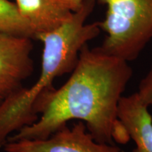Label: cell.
Here are the masks:
<instances>
[{"instance_id": "obj_8", "label": "cell", "mask_w": 152, "mask_h": 152, "mask_svg": "<svg viewBox=\"0 0 152 152\" xmlns=\"http://www.w3.org/2000/svg\"><path fill=\"white\" fill-rule=\"evenodd\" d=\"M137 94L142 104L147 107L152 106V66L149 73L140 82Z\"/></svg>"}, {"instance_id": "obj_6", "label": "cell", "mask_w": 152, "mask_h": 152, "mask_svg": "<svg viewBox=\"0 0 152 152\" xmlns=\"http://www.w3.org/2000/svg\"><path fill=\"white\" fill-rule=\"evenodd\" d=\"M118 119L135 144L132 152H152V117L137 92L121 97Z\"/></svg>"}, {"instance_id": "obj_3", "label": "cell", "mask_w": 152, "mask_h": 152, "mask_svg": "<svg viewBox=\"0 0 152 152\" xmlns=\"http://www.w3.org/2000/svg\"><path fill=\"white\" fill-rule=\"evenodd\" d=\"M3 147L6 152H124L115 144L95 141L81 121L72 128L62 127L46 139L7 141Z\"/></svg>"}, {"instance_id": "obj_4", "label": "cell", "mask_w": 152, "mask_h": 152, "mask_svg": "<svg viewBox=\"0 0 152 152\" xmlns=\"http://www.w3.org/2000/svg\"><path fill=\"white\" fill-rule=\"evenodd\" d=\"M33 39L0 32V104L33 73Z\"/></svg>"}, {"instance_id": "obj_2", "label": "cell", "mask_w": 152, "mask_h": 152, "mask_svg": "<svg viewBox=\"0 0 152 152\" xmlns=\"http://www.w3.org/2000/svg\"><path fill=\"white\" fill-rule=\"evenodd\" d=\"M106 7L99 21L106 35L99 47L106 54L131 61L152 39V0H96Z\"/></svg>"}, {"instance_id": "obj_5", "label": "cell", "mask_w": 152, "mask_h": 152, "mask_svg": "<svg viewBox=\"0 0 152 152\" xmlns=\"http://www.w3.org/2000/svg\"><path fill=\"white\" fill-rule=\"evenodd\" d=\"M20 16L35 35L54 29L82 7L83 0H15Z\"/></svg>"}, {"instance_id": "obj_7", "label": "cell", "mask_w": 152, "mask_h": 152, "mask_svg": "<svg viewBox=\"0 0 152 152\" xmlns=\"http://www.w3.org/2000/svg\"><path fill=\"white\" fill-rule=\"evenodd\" d=\"M0 32L35 39L28 23L19 14L14 2L0 0Z\"/></svg>"}, {"instance_id": "obj_1", "label": "cell", "mask_w": 152, "mask_h": 152, "mask_svg": "<svg viewBox=\"0 0 152 152\" xmlns=\"http://www.w3.org/2000/svg\"><path fill=\"white\" fill-rule=\"evenodd\" d=\"M71 75L60 88L42 94L37 106L40 117L7 141L42 140L68 121L79 120L96 142L114 144L122 128L118 119L119 102L132 76L126 61L85 45Z\"/></svg>"}]
</instances>
